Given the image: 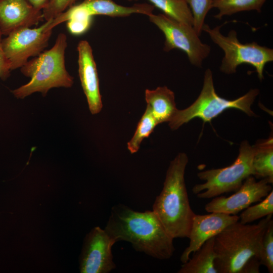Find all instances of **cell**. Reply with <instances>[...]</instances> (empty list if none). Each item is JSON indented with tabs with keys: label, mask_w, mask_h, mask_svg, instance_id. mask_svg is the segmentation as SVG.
Listing matches in <instances>:
<instances>
[{
	"label": "cell",
	"mask_w": 273,
	"mask_h": 273,
	"mask_svg": "<svg viewBox=\"0 0 273 273\" xmlns=\"http://www.w3.org/2000/svg\"><path fill=\"white\" fill-rule=\"evenodd\" d=\"M104 229L116 242H128L136 251L156 259H169L175 251L173 239L152 210L139 212L117 204L112 207Z\"/></svg>",
	"instance_id": "obj_1"
},
{
	"label": "cell",
	"mask_w": 273,
	"mask_h": 273,
	"mask_svg": "<svg viewBox=\"0 0 273 273\" xmlns=\"http://www.w3.org/2000/svg\"><path fill=\"white\" fill-rule=\"evenodd\" d=\"M188 163L185 153H179L170 162L162 190L152 206V211L173 239L188 238L195 215L191 207L185 180Z\"/></svg>",
	"instance_id": "obj_2"
},
{
	"label": "cell",
	"mask_w": 273,
	"mask_h": 273,
	"mask_svg": "<svg viewBox=\"0 0 273 273\" xmlns=\"http://www.w3.org/2000/svg\"><path fill=\"white\" fill-rule=\"evenodd\" d=\"M272 214L257 223L230 224L214 238V266L217 273H241L246 262L253 257L259 259L264 233Z\"/></svg>",
	"instance_id": "obj_3"
},
{
	"label": "cell",
	"mask_w": 273,
	"mask_h": 273,
	"mask_svg": "<svg viewBox=\"0 0 273 273\" xmlns=\"http://www.w3.org/2000/svg\"><path fill=\"white\" fill-rule=\"evenodd\" d=\"M67 47L66 35L59 33L51 49L29 60L20 70L31 79L12 90L13 95L17 99H23L37 92L45 96L50 89L55 87H71L73 78L67 71L65 62Z\"/></svg>",
	"instance_id": "obj_4"
},
{
	"label": "cell",
	"mask_w": 273,
	"mask_h": 273,
	"mask_svg": "<svg viewBox=\"0 0 273 273\" xmlns=\"http://www.w3.org/2000/svg\"><path fill=\"white\" fill-rule=\"evenodd\" d=\"M259 94V90L254 88L235 100L221 98L215 92L212 72L208 68L205 71L202 88L197 99L188 108L178 109L168 122V125L171 129L175 130L195 118H199L204 122H210L225 110L232 108L254 116L251 106Z\"/></svg>",
	"instance_id": "obj_5"
},
{
	"label": "cell",
	"mask_w": 273,
	"mask_h": 273,
	"mask_svg": "<svg viewBox=\"0 0 273 273\" xmlns=\"http://www.w3.org/2000/svg\"><path fill=\"white\" fill-rule=\"evenodd\" d=\"M221 27L217 26L211 28L205 23L202 28V31L206 32L212 41L224 52L220 71L227 74H233L239 65L247 64L255 69L258 78L262 80L265 65L273 61V50L256 42L243 43L238 39L235 30H230L225 36L220 32Z\"/></svg>",
	"instance_id": "obj_6"
},
{
	"label": "cell",
	"mask_w": 273,
	"mask_h": 273,
	"mask_svg": "<svg viewBox=\"0 0 273 273\" xmlns=\"http://www.w3.org/2000/svg\"><path fill=\"white\" fill-rule=\"evenodd\" d=\"M254 150L248 141L240 144L239 154L230 165L221 168L199 172L198 178L204 181L195 185L193 193L200 199H210L221 194L236 191L244 181L253 175L252 160Z\"/></svg>",
	"instance_id": "obj_7"
},
{
	"label": "cell",
	"mask_w": 273,
	"mask_h": 273,
	"mask_svg": "<svg viewBox=\"0 0 273 273\" xmlns=\"http://www.w3.org/2000/svg\"><path fill=\"white\" fill-rule=\"evenodd\" d=\"M148 17L150 21L164 34L165 52L175 49L180 50L186 54L191 64L201 67L210 53L211 48L201 41L192 26L163 14H152Z\"/></svg>",
	"instance_id": "obj_8"
},
{
	"label": "cell",
	"mask_w": 273,
	"mask_h": 273,
	"mask_svg": "<svg viewBox=\"0 0 273 273\" xmlns=\"http://www.w3.org/2000/svg\"><path fill=\"white\" fill-rule=\"evenodd\" d=\"M49 21L39 27H22L2 39V44L11 70L22 67L30 57L38 56L49 44L52 30H47Z\"/></svg>",
	"instance_id": "obj_9"
},
{
	"label": "cell",
	"mask_w": 273,
	"mask_h": 273,
	"mask_svg": "<svg viewBox=\"0 0 273 273\" xmlns=\"http://www.w3.org/2000/svg\"><path fill=\"white\" fill-rule=\"evenodd\" d=\"M79 258L81 273H108L116 268L112 248L116 242L105 229L96 226L84 239Z\"/></svg>",
	"instance_id": "obj_10"
},
{
	"label": "cell",
	"mask_w": 273,
	"mask_h": 273,
	"mask_svg": "<svg viewBox=\"0 0 273 273\" xmlns=\"http://www.w3.org/2000/svg\"><path fill=\"white\" fill-rule=\"evenodd\" d=\"M268 180L262 178L256 181L253 175L248 177L235 193L229 197L216 196L205 206L207 212H220L237 215L252 204L260 202L272 190Z\"/></svg>",
	"instance_id": "obj_11"
},
{
	"label": "cell",
	"mask_w": 273,
	"mask_h": 273,
	"mask_svg": "<svg viewBox=\"0 0 273 273\" xmlns=\"http://www.w3.org/2000/svg\"><path fill=\"white\" fill-rule=\"evenodd\" d=\"M238 220L239 216L237 215L220 212H210L202 215L195 214L188 236L189 244L180 256L181 262H187L190 258V255L207 240L216 236L228 225Z\"/></svg>",
	"instance_id": "obj_12"
},
{
	"label": "cell",
	"mask_w": 273,
	"mask_h": 273,
	"mask_svg": "<svg viewBox=\"0 0 273 273\" xmlns=\"http://www.w3.org/2000/svg\"><path fill=\"white\" fill-rule=\"evenodd\" d=\"M77 50L78 54V74L81 84L90 113L96 114L101 112L103 104L93 50L89 42L85 40L78 42Z\"/></svg>",
	"instance_id": "obj_13"
},
{
	"label": "cell",
	"mask_w": 273,
	"mask_h": 273,
	"mask_svg": "<svg viewBox=\"0 0 273 273\" xmlns=\"http://www.w3.org/2000/svg\"><path fill=\"white\" fill-rule=\"evenodd\" d=\"M43 19L42 11L35 9L27 0H0V31L3 35L36 25Z\"/></svg>",
	"instance_id": "obj_14"
},
{
	"label": "cell",
	"mask_w": 273,
	"mask_h": 273,
	"mask_svg": "<svg viewBox=\"0 0 273 273\" xmlns=\"http://www.w3.org/2000/svg\"><path fill=\"white\" fill-rule=\"evenodd\" d=\"M75 7L91 16L105 15L111 17H126L132 14L149 16L153 14L154 7L147 3L135 4L126 7L116 4L113 0H83Z\"/></svg>",
	"instance_id": "obj_15"
},
{
	"label": "cell",
	"mask_w": 273,
	"mask_h": 273,
	"mask_svg": "<svg viewBox=\"0 0 273 273\" xmlns=\"http://www.w3.org/2000/svg\"><path fill=\"white\" fill-rule=\"evenodd\" d=\"M145 98L153 116L158 124L169 122L177 109L174 93L167 86H159L155 89H147Z\"/></svg>",
	"instance_id": "obj_16"
},
{
	"label": "cell",
	"mask_w": 273,
	"mask_h": 273,
	"mask_svg": "<svg viewBox=\"0 0 273 273\" xmlns=\"http://www.w3.org/2000/svg\"><path fill=\"white\" fill-rule=\"evenodd\" d=\"M254 155L252 160L253 176L265 178L269 184L273 183V137L271 133L267 139L258 141L252 146Z\"/></svg>",
	"instance_id": "obj_17"
},
{
	"label": "cell",
	"mask_w": 273,
	"mask_h": 273,
	"mask_svg": "<svg viewBox=\"0 0 273 273\" xmlns=\"http://www.w3.org/2000/svg\"><path fill=\"white\" fill-rule=\"evenodd\" d=\"M215 237L207 240L193 253L192 258L183 263L178 273H217L214 266Z\"/></svg>",
	"instance_id": "obj_18"
},
{
	"label": "cell",
	"mask_w": 273,
	"mask_h": 273,
	"mask_svg": "<svg viewBox=\"0 0 273 273\" xmlns=\"http://www.w3.org/2000/svg\"><path fill=\"white\" fill-rule=\"evenodd\" d=\"M266 0H213L212 8L218 10L214 16L221 19L224 16H230L238 12L256 11L260 12Z\"/></svg>",
	"instance_id": "obj_19"
},
{
	"label": "cell",
	"mask_w": 273,
	"mask_h": 273,
	"mask_svg": "<svg viewBox=\"0 0 273 273\" xmlns=\"http://www.w3.org/2000/svg\"><path fill=\"white\" fill-rule=\"evenodd\" d=\"M133 1L138 0H128ZM154 7L161 10L164 14L179 22L192 26L193 17L185 0H148Z\"/></svg>",
	"instance_id": "obj_20"
},
{
	"label": "cell",
	"mask_w": 273,
	"mask_h": 273,
	"mask_svg": "<svg viewBox=\"0 0 273 273\" xmlns=\"http://www.w3.org/2000/svg\"><path fill=\"white\" fill-rule=\"evenodd\" d=\"M158 125L148 107L140 120L134 133L127 143V149L131 154L136 153L145 138H148Z\"/></svg>",
	"instance_id": "obj_21"
},
{
	"label": "cell",
	"mask_w": 273,
	"mask_h": 273,
	"mask_svg": "<svg viewBox=\"0 0 273 273\" xmlns=\"http://www.w3.org/2000/svg\"><path fill=\"white\" fill-rule=\"evenodd\" d=\"M273 214V191L258 204L249 206L241 214L239 221L248 224L255 220Z\"/></svg>",
	"instance_id": "obj_22"
},
{
	"label": "cell",
	"mask_w": 273,
	"mask_h": 273,
	"mask_svg": "<svg viewBox=\"0 0 273 273\" xmlns=\"http://www.w3.org/2000/svg\"><path fill=\"white\" fill-rule=\"evenodd\" d=\"M213 0H185L192 12L193 17V27L200 36L205 24V19L211 9Z\"/></svg>",
	"instance_id": "obj_23"
},
{
	"label": "cell",
	"mask_w": 273,
	"mask_h": 273,
	"mask_svg": "<svg viewBox=\"0 0 273 273\" xmlns=\"http://www.w3.org/2000/svg\"><path fill=\"white\" fill-rule=\"evenodd\" d=\"M259 261L269 273L273 272V220L270 221L264 233L261 243Z\"/></svg>",
	"instance_id": "obj_24"
},
{
	"label": "cell",
	"mask_w": 273,
	"mask_h": 273,
	"mask_svg": "<svg viewBox=\"0 0 273 273\" xmlns=\"http://www.w3.org/2000/svg\"><path fill=\"white\" fill-rule=\"evenodd\" d=\"M79 0H50L42 10L43 18L46 21L54 19Z\"/></svg>",
	"instance_id": "obj_25"
},
{
	"label": "cell",
	"mask_w": 273,
	"mask_h": 273,
	"mask_svg": "<svg viewBox=\"0 0 273 273\" xmlns=\"http://www.w3.org/2000/svg\"><path fill=\"white\" fill-rule=\"evenodd\" d=\"M2 35L0 31V78L5 80L10 76L12 70L3 49L2 44Z\"/></svg>",
	"instance_id": "obj_26"
},
{
	"label": "cell",
	"mask_w": 273,
	"mask_h": 273,
	"mask_svg": "<svg viewBox=\"0 0 273 273\" xmlns=\"http://www.w3.org/2000/svg\"><path fill=\"white\" fill-rule=\"evenodd\" d=\"M260 265L259 259L258 257H253L246 262L241 273H259Z\"/></svg>",
	"instance_id": "obj_27"
},
{
	"label": "cell",
	"mask_w": 273,
	"mask_h": 273,
	"mask_svg": "<svg viewBox=\"0 0 273 273\" xmlns=\"http://www.w3.org/2000/svg\"><path fill=\"white\" fill-rule=\"evenodd\" d=\"M36 10L42 11L50 0H27Z\"/></svg>",
	"instance_id": "obj_28"
}]
</instances>
